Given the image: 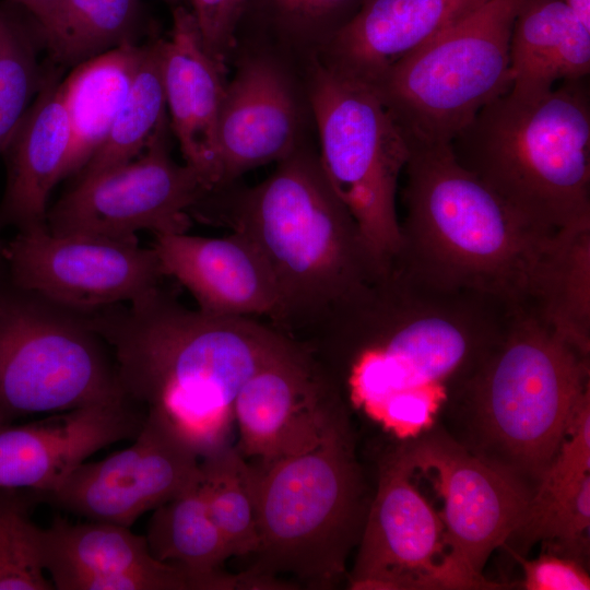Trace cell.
Here are the masks:
<instances>
[{
	"label": "cell",
	"mask_w": 590,
	"mask_h": 590,
	"mask_svg": "<svg viewBox=\"0 0 590 590\" xmlns=\"http://www.w3.org/2000/svg\"><path fill=\"white\" fill-rule=\"evenodd\" d=\"M517 307L446 290L392 263L322 330L327 373L350 403L398 438L430 428L499 343Z\"/></svg>",
	"instance_id": "1"
},
{
	"label": "cell",
	"mask_w": 590,
	"mask_h": 590,
	"mask_svg": "<svg viewBox=\"0 0 590 590\" xmlns=\"http://www.w3.org/2000/svg\"><path fill=\"white\" fill-rule=\"evenodd\" d=\"M90 316L125 398L167 421L200 459L229 445L245 382L296 343L255 318L188 309L161 285Z\"/></svg>",
	"instance_id": "2"
},
{
	"label": "cell",
	"mask_w": 590,
	"mask_h": 590,
	"mask_svg": "<svg viewBox=\"0 0 590 590\" xmlns=\"http://www.w3.org/2000/svg\"><path fill=\"white\" fill-rule=\"evenodd\" d=\"M193 215L243 234L278 291L272 326L319 335L392 263L381 260L332 190L317 154L298 148L252 188L210 192Z\"/></svg>",
	"instance_id": "3"
},
{
	"label": "cell",
	"mask_w": 590,
	"mask_h": 590,
	"mask_svg": "<svg viewBox=\"0 0 590 590\" xmlns=\"http://www.w3.org/2000/svg\"><path fill=\"white\" fill-rule=\"evenodd\" d=\"M409 146L401 247L393 263L437 287L528 307L557 233L522 216L464 168L450 144Z\"/></svg>",
	"instance_id": "4"
},
{
	"label": "cell",
	"mask_w": 590,
	"mask_h": 590,
	"mask_svg": "<svg viewBox=\"0 0 590 590\" xmlns=\"http://www.w3.org/2000/svg\"><path fill=\"white\" fill-rule=\"evenodd\" d=\"M589 391L590 355L532 310L518 308L503 339L441 411L456 442L533 495Z\"/></svg>",
	"instance_id": "5"
},
{
	"label": "cell",
	"mask_w": 590,
	"mask_h": 590,
	"mask_svg": "<svg viewBox=\"0 0 590 590\" xmlns=\"http://www.w3.org/2000/svg\"><path fill=\"white\" fill-rule=\"evenodd\" d=\"M457 161L528 221L556 234L590 222V97L585 79L483 107L450 143Z\"/></svg>",
	"instance_id": "6"
},
{
	"label": "cell",
	"mask_w": 590,
	"mask_h": 590,
	"mask_svg": "<svg viewBox=\"0 0 590 590\" xmlns=\"http://www.w3.org/2000/svg\"><path fill=\"white\" fill-rule=\"evenodd\" d=\"M342 411L314 449L253 468L258 547L248 573L335 585L359 543L370 502Z\"/></svg>",
	"instance_id": "7"
},
{
	"label": "cell",
	"mask_w": 590,
	"mask_h": 590,
	"mask_svg": "<svg viewBox=\"0 0 590 590\" xmlns=\"http://www.w3.org/2000/svg\"><path fill=\"white\" fill-rule=\"evenodd\" d=\"M518 1H486L370 86L409 145L450 144L483 107L510 92Z\"/></svg>",
	"instance_id": "8"
},
{
	"label": "cell",
	"mask_w": 590,
	"mask_h": 590,
	"mask_svg": "<svg viewBox=\"0 0 590 590\" xmlns=\"http://www.w3.org/2000/svg\"><path fill=\"white\" fill-rule=\"evenodd\" d=\"M88 312L0 278V425L125 400Z\"/></svg>",
	"instance_id": "9"
},
{
	"label": "cell",
	"mask_w": 590,
	"mask_h": 590,
	"mask_svg": "<svg viewBox=\"0 0 590 590\" xmlns=\"http://www.w3.org/2000/svg\"><path fill=\"white\" fill-rule=\"evenodd\" d=\"M308 95L327 180L375 253L392 263L401 247L397 191L409 143L370 87L339 74L317 57Z\"/></svg>",
	"instance_id": "10"
},
{
	"label": "cell",
	"mask_w": 590,
	"mask_h": 590,
	"mask_svg": "<svg viewBox=\"0 0 590 590\" xmlns=\"http://www.w3.org/2000/svg\"><path fill=\"white\" fill-rule=\"evenodd\" d=\"M169 127L134 160L78 178L48 210L47 228L120 240L137 239L144 229L154 235L187 233L192 210L210 188L193 167L170 156Z\"/></svg>",
	"instance_id": "11"
},
{
	"label": "cell",
	"mask_w": 590,
	"mask_h": 590,
	"mask_svg": "<svg viewBox=\"0 0 590 590\" xmlns=\"http://www.w3.org/2000/svg\"><path fill=\"white\" fill-rule=\"evenodd\" d=\"M414 469L429 473L444 502L439 514L446 564L458 589H496L482 576L494 550L519 526L532 493L473 456L446 433L415 438L401 447Z\"/></svg>",
	"instance_id": "12"
},
{
	"label": "cell",
	"mask_w": 590,
	"mask_h": 590,
	"mask_svg": "<svg viewBox=\"0 0 590 590\" xmlns=\"http://www.w3.org/2000/svg\"><path fill=\"white\" fill-rule=\"evenodd\" d=\"M2 253L13 283L82 312L131 303L164 278L154 249L138 239L59 235L43 226L17 231Z\"/></svg>",
	"instance_id": "13"
},
{
	"label": "cell",
	"mask_w": 590,
	"mask_h": 590,
	"mask_svg": "<svg viewBox=\"0 0 590 590\" xmlns=\"http://www.w3.org/2000/svg\"><path fill=\"white\" fill-rule=\"evenodd\" d=\"M200 458L162 416L145 412L134 442L80 464L40 498L90 520L131 527L143 514L200 483Z\"/></svg>",
	"instance_id": "14"
},
{
	"label": "cell",
	"mask_w": 590,
	"mask_h": 590,
	"mask_svg": "<svg viewBox=\"0 0 590 590\" xmlns=\"http://www.w3.org/2000/svg\"><path fill=\"white\" fill-rule=\"evenodd\" d=\"M402 448L381 465L349 586L356 590L457 589L439 514L412 483Z\"/></svg>",
	"instance_id": "15"
},
{
	"label": "cell",
	"mask_w": 590,
	"mask_h": 590,
	"mask_svg": "<svg viewBox=\"0 0 590 590\" xmlns=\"http://www.w3.org/2000/svg\"><path fill=\"white\" fill-rule=\"evenodd\" d=\"M233 411L239 432L236 448L266 468L317 447L343 410L333 381L296 342L245 382Z\"/></svg>",
	"instance_id": "16"
},
{
	"label": "cell",
	"mask_w": 590,
	"mask_h": 590,
	"mask_svg": "<svg viewBox=\"0 0 590 590\" xmlns=\"http://www.w3.org/2000/svg\"><path fill=\"white\" fill-rule=\"evenodd\" d=\"M127 399L59 412L39 422L0 425V488L56 491L96 451L141 430L145 412Z\"/></svg>",
	"instance_id": "17"
},
{
	"label": "cell",
	"mask_w": 590,
	"mask_h": 590,
	"mask_svg": "<svg viewBox=\"0 0 590 590\" xmlns=\"http://www.w3.org/2000/svg\"><path fill=\"white\" fill-rule=\"evenodd\" d=\"M299 116L283 69L269 57L244 60L226 84L216 126V170L211 192L246 172L290 156L298 145Z\"/></svg>",
	"instance_id": "18"
},
{
	"label": "cell",
	"mask_w": 590,
	"mask_h": 590,
	"mask_svg": "<svg viewBox=\"0 0 590 590\" xmlns=\"http://www.w3.org/2000/svg\"><path fill=\"white\" fill-rule=\"evenodd\" d=\"M44 569L58 590H199L182 567L157 560L129 527L57 517L42 528Z\"/></svg>",
	"instance_id": "19"
},
{
	"label": "cell",
	"mask_w": 590,
	"mask_h": 590,
	"mask_svg": "<svg viewBox=\"0 0 590 590\" xmlns=\"http://www.w3.org/2000/svg\"><path fill=\"white\" fill-rule=\"evenodd\" d=\"M164 276L184 285L198 310L217 317L273 318L278 291L264 259L243 234L222 238L187 233L154 235Z\"/></svg>",
	"instance_id": "20"
},
{
	"label": "cell",
	"mask_w": 590,
	"mask_h": 590,
	"mask_svg": "<svg viewBox=\"0 0 590 590\" xmlns=\"http://www.w3.org/2000/svg\"><path fill=\"white\" fill-rule=\"evenodd\" d=\"M486 1L363 0L315 57L339 74L370 87L398 61Z\"/></svg>",
	"instance_id": "21"
},
{
	"label": "cell",
	"mask_w": 590,
	"mask_h": 590,
	"mask_svg": "<svg viewBox=\"0 0 590 590\" xmlns=\"http://www.w3.org/2000/svg\"><path fill=\"white\" fill-rule=\"evenodd\" d=\"M71 146L62 82L46 71L38 93L9 139L2 155L7 179L0 201V229L47 226V202Z\"/></svg>",
	"instance_id": "22"
},
{
	"label": "cell",
	"mask_w": 590,
	"mask_h": 590,
	"mask_svg": "<svg viewBox=\"0 0 590 590\" xmlns=\"http://www.w3.org/2000/svg\"><path fill=\"white\" fill-rule=\"evenodd\" d=\"M226 70L203 47L196 19L184 5L173 10L170 36L163 44V78L169 126L185 163L215 184L216 126Z\"/></svg>",
	"instance_id": "23"
},
{
	"label": "cell",
	"mask_w": 590,
	"mask_h": 590,
	"mask_svg": "<svg viewBox=\"0 0 590 590\" xmlns=\"http://www.w3.org/2000/svg\"><path fill=\"white\" fill-rule=\"evenodd\" d=\"M510 94L532 98L590 72V28L564 0H519L510 38Z\"/></svg>",
	"instance_id": "24"
},
{
	"label": "cell",
	"mask_w": 590,
	"mask_h": 590,
	"mask_svg": "<svg viewBox=\"0 0 590 590\" xmlns=\"http://www.w3.org/2000/svg\"><path fill=\"white\" fill-rule=\"evenodd\" d=\"M145 540L154 558L182 567L199 590L278 589V582L247 570H223L228 546L213 521L200 481L181 495L153 510Z\"/></svg>",
	"instance_id": "25"
},
{
	"label": "cell",
	"mask_w": 590,
	"mask_h": 590,
	"mask_svg": "<svg viewBox=\"0 0 590 590\" xmlns=\"http://www.w3.org/2000/svg\"><path fill=\"white\" fill-rule=\"evenodd\" d=\"M142 46L125 44L76 64L62 82L71 146L62 179L78 175L106 139L129 92Z\"/></svg>",
	"instance_id": "26"
},
{
	"label": "cell",
	"mask_w": 590,
	"mask_h": 590,
	"mask_svg": "<svg viewBox=\"0 0 590 590\" xmlns=\"http://www.w3.org/2000/svg\"><path fill=\"white\" fill-rule=\"evenodd\" d=\"M559 335L590 355V222L552 239L528 307Z\"/></svg>",
	"instance_id": "27"
},
{
	"label": "cell",
	"mask_w": 590,
	"mask_h": 590,
	"mask_svg": "<svg viewBox=\"0 0 590 590\" xmlns=\"http://www.w3.org/2000/svg\"><path fill=\"white\" fill-rule=\"evenodd\" d=\"M163 44L164 38H157L142 45L141 59L126 99L106 139L76 175L78 178L134 160L169 122L163 78Z\"/></svg>",
	"instance_id": "28"
},
{
	"label": "cell",
	"mask_w": 590,
	"mask_h": 590,
	"mask_svg": "<svg viewBox=\"0 0 590 590\" xmlns=\"http://www.w3.org/2000/svg\"><path fill=\"white\" fill-rule=\"evenodd\" d=\"M140 0H60L40 28L57 62L76 66L113 48L135 44L142 24Z\"/></svg>",
	"instance_id": "29"
},
{
	"label": "cell",
	"mask_w": 590,
	"mask_h": 590,
	"mask_svg": "<svg viewBox=\"0 0 590 590\" xmlns=\"http://www.w3.org/2000/svg\"><path fill=\"white\" fill-rule=\"evenodd\" d=\"M44 46L33 15L13 0L0 2V156L38 93L37 51Z\"/></svg>",
	"instance_id": "30"
},
{
	"label": "cell",
	"mask_w": 590,
	"mask_h": 590,
	"mask_svg": "<svg viewBox=\"0 0 590 590\" xmlns=\"http://www.w3.org/2000/svg\"><path fill=\"white\" fill-rule=\"evenodd\" d=\"M209 510L232 556L258 547L253 468L231 444L200 460Z\"/></svg>",
	"instance_id": "31"
},
{
	"label": "cell",
	"mask_w": 590,
	"mask_h": 590,
	"mask_svg": "<svg viewBox=\"0 0 590 590\" xmlns=\"http://www.w3.org/2000/svg\"><path fill=\"white\" fill-rule=\"evenodd\" d=\"M590 473L568 487L542 498H531L506 551L524 555L532 544L545 542L550 551L581 560L589 548Z\"/></svg>",
	"instance_id": "32"
},
{
	"label": "cell",
	"mask_w": 590,
	"mask_h": 590,
	"mask_svg": "<svg viewBox=\"0 0 590 590\" xmlns=\"http://www.w3.org/2000/svg\"><path fill=\"white\" fill-rule=\"evenodd\" d=\"M12 491L0 494V590H51L44 574L42 528L28 516V500Z\"/></svg>",
	"instance_id": "33"
},
{
	"label": "cell",
	"mask_w": 590,
	"mask_h": 590,
	"mask_svg": "<svg viewBox=\"0 0 590 590\" xmlns=\"http://www.w3.org/2000/svg\"><path fill=\"white\" fill-rule=\"evenodd\" d=\"M363 0H249L244 17L293 43L322 46L356 13Z\"/></svg>",
	"instance_id": "34"
},
{
	"label": "cell",
	"mask_w": 590,
	"mask_h": 590,
	"mask_svg": "<svg viewBox=\"0 0 590 590\" xmlns=\"http://www.w3.org/2000/svg\"><path fill=\"white\" fill-rule=\"evenodd\" d=\"M204 49L226 70L249 0H190Z\"/></svg>",
	"instance_id": "35"
},
{
	"label": "cell",
	"mask_w": 590,
	"mask_h": 590,
	"mask_svg": "<svg viewBox=\"0 0 590 590\" xmlns=\"http://www.w3.org/2000/svg\"><path fill=\"white\" fill-rule=\"evenodd\" d=\"M523 571L527 590H589L590 577L582 562L552 551L534 559L508 551Z\"/></svg>",
	"instance_id": "36"
},
{
	"label": "cell",
	"mask_w": 590,
	"mask_h": 590,
	"mask_svg": "<svg viewBox=\"0 0 590 590\" xmlns=\"http://www.w3.org/2000/svg\"><path fill=\"white\" fill-rule=\"evenodd\" d=\"M30 12L40 28L51 20L60 0H13Z\"/></svg>",
	"instance_id": "37"
},
{
	"label": "cell",
	"mask_w": 590,
	"mask_h": 590,
	"mask_svg": "<svg viewBox=\"0 0 590 590\" xmlns=\"http://www.w3.org/2000/svg\"><path fill=\"white\" fill-rule=\"evenodd\" d=\"M576 17L590 28V0H564Z\"/></svg>",
	"instance_id": "38"
},
{
	"label": "cell",
	"mask_w": 590,
	"mask_h": 590,
	"mask_svg": "<svg viewBox=\"0 0 590 590\" xmlns=\"http://www.w3.org/2000/svg\"><path fill=\"white\" fill-rule=\"evenodd\" d=\"M7 272L5 262L2 253V243H0V278Z\"/></svg>",
	"instance_id": "39"
},
{
	"label": "cell",
	"mask_w": 590,
	"mask_h": 590,
	"mask_svg": "<svg viewBox=\"0 0 590 590\" xmlns=\"http://www.w3.org/2000/svg\"><path fill=\"white\" fill-rule=\"evenodd\" d=\"M165 1L166 3L173 5L174 8L177 7V5H180V2L181 0H163Z\"/></svg>",
	"instance_id": "40"
}]
</instances>
